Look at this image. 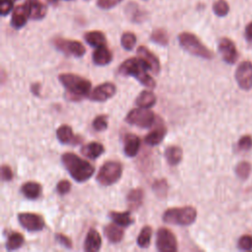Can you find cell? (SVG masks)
I'll return each instance as SVG.
<instances>
[{"label":"cell","instance_id":"obj_1","mask_svg":"<svg viewBox=\"0 0 252 252\" xmlns=\"http://www.w3.org/2000/svg\"><path fill=\"white\" fill-rule=\"evenodd\" d=\"M58 80L66 89L71 100H81L90 96L92 83L88 79L72 73H62L58 76Z\"/></svg>","mask_w":252,"mask_h":252},{"label":"cell","instance_id":"obj_2","mask_svg":"<svg viewBox=\"0 0 252 252\" xmlns=\"http://www.w3.org/2000/svg\"><path fill=\"white\" fill-rule=\"evenodd\" d=\"M61 160L69 174L77 182L87 181L94 172V166L89 161L73 153L63 154L61 156Z\"/></svg>","mask_w":252,"mask_h":252},{"label":"cell","instance_id":"obj_3","mask_svg":"<svg viewBox=\"0 0 252 252\" xmlns=\"http://www.w3.org/2000/svg\"><path fill=\"white\" fill-rule=\"evenodd\" d=\"M149 68L146 63L139 57H133L125 60L118 68V73L122 76L135 77L141 84L149 89L156 87V81L148 74Z\"/></svg>","mask_w":252,"mask_h":252},{"label":"cell","instance_id":"obj_4","mask_svg":"<svg viewBox=\"0 0 252 252\" xmlns=\"http://www.w3.org/2000/svg\"><path fill=\"white\" fill-rule=\"evenodd\" d=\"M197 218V211L194 207L185 206L178 208H170L164 211L162 220L169 224L189 225L192 224Z\"/></svg>","mask_w":252,"mask_h":252},{"label":"cell","instance_id":"obj_5","mask_svg":"<svg viewBox=\"0 0 252 252\" xmlns=\"http://www.w3.org/2000/svg\"><path fill=\"white\" fill-rule=\"evenodd\" d=\"M178 41L180 46L192 55L204 59H212L214 57L213 52L194 33L188 32H181L178 35Z\"/></svg>","mask_w":252,"mask_h":252},{"label":"cell","instance_id":"obj_6","mask_svg":"<svg viewBox=\"0 0 252 252\" xmlns=\"http://www.w3.org/2000/svg\"><path fill=\"white\" fill-rule=\"evenodd\" d=\"M122 174V165L118 161L110 160L103 163L96 174V181L102 186H109L116 183Z\"/></svg>","mask_w":252,"mask_h":252},{"label":"cell","instance_id":"obj_7","mask_svg":"<svg viewBox=\"0 0 252 252\" xmlns=\"http://www.w3.org/2000/svg\"><path fill=\"white\" fill-rule=\"evenodd\" d=\"M125 121L140 128H150L156 123L155 113L149 108L139 107L128 112Z\"/></svg>","mask_w":252,"mask_h":252},{"label":"cell","instance_id":"obj_8","mask_svg":"<svg viewBox=\"0 0 252 252\" xmlns=\"http://www.w3.org/2000/svg\"><path fill=\"white\" fill-rule=\"evenodd\" d=\"M156 247L160 252L177 251V240L173 232L168 228L160 227L157 231Z\"/></svg>","mask_w":252,"mask_h":252},{"label":"cell","instance_id":"obj_9","mask_svg":"<svg viewBox=\"0 0 252 252\" xmlns=\"http://www.w3.org/2000/svg\"><path fill=\"white\" fill-rule=\"evenodd\" d=\"M53 44L58 50H60L61 52L65 53L67 55L82 57L86 52L85 46L78 40L56 37L53 40Z\"/></svg>","mask_w":252,"mask_h":252},{"label":"cell","instance_id":"obj_10","mask_svg":"<svg viewBox=\"0 0 252 252\" xmlns=\"http://www.w3.org/2000/svg\"><path fill=\"white\" fill-rule=\"evenodd\" d=\"M235 80L238 87L244 91L252 89V62L242 61L235 71Z\"/></svg>","mask_w":252,"mask_h":252},{"label":"cell","instance_id":"obj_11","mask_svg":"<svg viewBox=\"0 0 252 252\" xmlns=\"http://www.w3.org/2000/svg\"><path fill=\"white\" fill-rule=\"evenodd\" d=\"M18 220L20 224L29 231H38L41 230L45 223L43 218L35 213L24 212L18 215Z\"/></svg>","mask_w":252,"mask_h":252},{"label":"cell","instance_id":"obj_12","mask_svg":"<svg viewBox=\"0 0 252 252\" xmlns=\"http://www.w3.org/2000/svg\"><path fill=\"white\" fill-rule=\"evenodd\" d=\"M222 60L227 64H234L238 59V52L234 42L228 37H221L218 44Z\"/></svg>","mask_w":252,"mask_h":252},{"label":"cell","instance_id":"obj_13","mask_svg":"<svg viewBox=\"0 0 252 252\" xmlns=\"http://www.w3.org/2000/svg\"><path fill=\"white\" fill-rule=\"evenodd\" d=\"M116 93L114 84L106 82L96 86L90 94V99L94 101H105L112 97Z\"/></svg>","mask_w":252,"mask_h":252},{"label":"cell","instance_id":"obj_14","mask_svg":"<svg viewBox=\"0 0 252 252\" xmlns=\"http://www.w3.org/2000/svg\"><path fill=\"white\" fill-rule=\"evenodd\" d=\"M137 55L139 58H141L146 63L149 70H151L153 73L158 74L159 72L160 64H159L158 59L146 46H144V45L139 46L137 49Z\"/></svg>","mask_w":252,"mask_h":252},{"label":"cell","instance_id":"obj_15","mask_svg":"<svg viewBox=\"0 0 252 252\" xmlns=\"http://www.w3.org/2000/svg\"><path fill=\"white\" fill-rule=\"evenodd\" d=\"M56 137L62 144L77 145L82 142V138L80 136H76L73 133L72 128L66 124H63L57 128Z\"/></svg>","mask_w":252,"mask_h":252},{"label":"cell","instance_id":"obj_16","mask_svg":"<svg viewBox=\"0 0 252 252\" xmlns=\"http://www.w3.org/2000/svg\"><path fill=\"white\" fill-rule=\"evenodd\" d=\"M29 18H30V13H29L28 5L27 3H25L21 6H18L14 10L11 18V26L14 29H21L27 24V21Z\"/></svg>","mask_w":252,"mask_h":252},{"label":"cell","instance_id":"obj_17","mask_svg":"<svg viewBox=\"0 0 252 252\" xmlns=\"http://www.w3.org/2000/svg\"><path fill=\"white\" fill-rule=\"evenodd\" d=\"M101 246V236L97 230L91 228L84 241V250L88 252H95L100 249Z\"/></svg>","mask_w":252,"mask_h":252},{"label":"cell","instance_id":"obj_18","mask_svg":"<svg viewBox=\"0 0 252 252\" xmlns=\"http://www.w3.org/2000/svg\"><path fill=\"white\" fill-rule=\"evenodd\" d=\"M165 134L166 128L159 120L158 123H157L156 127L153 130H151L149 134H147V136L145 137V142L150 146H157L163 140Z\"/></svg>","mask_w":252,"mask_h":252},{"label":"cell","instance_id":"obj_19","mask_svg":"<svg viewBox=\"0 0 252 252\" xmlns=\"http://www.w3.org/2000/svg\"><path fill=\"white\" fill-rule=\"evenodd\" d=\"M111 60L112 54L111 51L106 47V44L95 47L94 51L93 52V61L95 65L104 66L110 63Z\"/></svg>","mask_w":252,"mask_h":252},{"label":"cell","instance_id":"obj_20","mask_svg":"<svg viewBox=\"0 0 252 252\" xmlns=\"http://www.w3.org/2000/svg\"><path fill=\"white\" fill-rule=\"evenodd\" d=\"M141 140L137 135L127 134L124 137V153L127 157H135L140 149Z\"/></svg>","mask_w":252,"mask_h":252},{"label":"cell","instance_id":"obj_21","mask_svg":"<svg viewBox=\"0 0 252 252\" xmlns=\"http://www.w3.org/2000/svg\"><path fill=\"white\" fill-rule=\"evenodd\" d=\"M121 227L122 226L118 225L117 223H115V224L114 223H109V224L105 225V227L103 229L104 236L111 243L120 242L123 239V236H124V231Z\"/></svg>","mask_w":252,"mask_h":252},{"label":"cell","instance_id":"obj_22","mask_svg":"<svg viewBox=\"0 0 252 252\" xmlns=\"http://www.w3.org/2000/svg\"><path fill=\"white\" fill-rule=\"evenodd\" d=\"M26 3L28 5L31 19L40 20V19L44 18L45 14H46V6L43 3L39 2V1H35V0L27 1Z\"/></svg>","mask_w":252,"mask_h":252},{"label":"cell","instance_id":"obj_23","mask_svg":"<svg viewBox=\"0 0 252 252\" xmlns=\"http://www.w3.org/2000/svg\"><path fill=\"white\" fill-rule=\"evenodd\" d=\"M21 192L26 198L34 200L41 194V185L34 181H28L22 185Z\"/></svg>","mask_w":252,"mask_h":252},{"label":"cell","instance_id":"obj_24","mask_svg":"<svg viewBox=\"0 0 252 252\" xmlns=\"http://www.w3.org/2000/svg\"><path fill=\"white\" fill-rule=\"evenodd\" d=\"M104 152V148L102 144L98 142H91L89 144L84 145L81 148V153L83 156L89 158H96Z\"/></svg>","mask_w":252,"mask_h":252},{"label":"cell","instance_id":"obj_25","mask_svg":"<svg viewBox=\"0 0 252 252\" xmlns=\"http://www.w3.org/2000/svg\"><path fill=\"white\" fill-rule=\"evenodd\" d=\"M144 191L141 188L132 189L127 195V204L131 210H137L143 204Z\"/></svg>","mask_w":252,"mask_h":252},{"label":"cell","instance_id":"obj_26","mask_svg":"<svg viewBox=\"0 0 252 252\" xmlns=\"http://www.w3.org/2000/svg\"><path fill=\"white\" fill-rule=\"evenodd\" d=\"M156 101H157V96L151 91L141 92L136 98V104L139 107H145V108H150L154 106L156 104Z\"/></svg>","mask_w":252,"mask_h":252},{"label":"cell","instance_id":"obj_27","mask_svg":"<svg viewBox=\"0 0 252 252\" xmlns=\"http://www.w3.org/2000/svg\"><path fill=\"white\" fill-rule=\"evenodd\" d=\"M109 217L111 220L122 227H127L134 222V219L131 217L130 212H110Z\"/></svg>","mask_w":252,"mask_h":252},{"label":"cell","instance_id":"obj_28","mask_svg":"<svg viewBox=\"0 0 252 252\" xmlns=\"http://www.w3.org/2000/svg\"><path fill=\"white\" fill-rule=\"evenodd\" d=\"M182 149L178 146H169L164 152L166 161L170 165H177L182 159Z\"/></svg>","mask_w":252,"mask_h":252},{"label":"cell","instance_id":"obj_29","mask_svg":"<svg viewBox=\"0 0 252 252\" xmlns=\"http://www.w3.org/2000/svg\"><path fill=\"white\" fill-rule=\"evenodd\" d=\"M85 40L94 47H97L100 45H104L106 44V38L105 35L103 34V32H99V31H91L85 33L84 35Z\"/></svg>","mask_w":252,"mask_h":252},{"label":"cell","instance_id":"obj_30","mask_svg":"<svg viewBox=\"0 0 252 252\" xmlns=\"http://www.w3.org/2000/svg\"><path fill=\"white\" fill-rule=\"evenodd\" d=\"M25 238L23 236L22 233L14 231L12 233H10L7 237V241H6V248L9 251H13L16 249H19L23 244H24Z\"/></svg>","mask_w":252,"mask_h":252},{"label":"cell","instance_id":"obj_31","mask_svg":"<svg viewBox=\"0 0 252 252\" xmlns=\"http://www.w3.org/2000/svg\"><path fill=\"white\" fill-rule=\"evenodd\" d=\"M152 232H153L152 227L149 225H146L141 229V231L137 237V243L140 247L147 248L150 245L151 238H152Z\"/></svg>","mask_w":252,"mask_h":252},{"label":"cell","instance_id":"obj_32","mask_svg":"<svg viewBox=\"0 0 252 252\" xmlns=\"http://www.w3.org/2000/svg\"><path fill=\"white\" fill-rule=\"evenodd\" d=\"M152 41L159 44V45H167L168 44V34L166 31L163 29H156L153 31L151 34Z\"/></svg>","mask_w":252,"mask_h":252},{"label":"cell","instance_id":"obj_33","mask_svg":"<svg viewBox=\"0 0 252 252\" xmlns=\"http://www.w3.org/2000/svg\"><path fill=\"white\" fill-rule=\"evenodd\" d=\"M136 35L131 32H126L121 36V45L126 50H132L136 44Z\"/></svg>","mask_w":252,"mask_h":252},{"label":"cell","instance_id":"obj_34","mask_svg":"<svg viewBox=\"0 0 252 252\" xmlns=\"http://www.w3.org/2000/svg\"><path fill=\"white\" fill-rule=\"evenodd\" d=\"M251 172V164L248 161H240L235 166V173L240 179H246Z\"/></svg>","mask_w":252,"mask_h":252},{"label":"cell","instance_id":"obj_35","mask_svg":"<svg viewBox=\"0 0 252 252\" xmlns=\"http://www.w3.org/2000/svg\"><path fill=\"white\" fill-rule=\"evenodd\" d=\"M214 13L219 17H224L229 11V6L225 0H217L213 5Z\"/></svg>","mask_w":252,"mask_h":252},{"label":"cell","instance_id":"obj_36","mask_svg":"<svg viewBox=\"0 0 252 252\" xmlns=\"http://www.w3.org/2000/svg\"><path fill=\"white\" fill-rule=\"evenodd\" d=\"M167 182L164 179H160V180H156L155 183L153 184V191L155 192V194L158 197H165L167 194Z\"/></svg>","mask_w":252,"mask_h":252},{"label":"cell","instance_id":"obj_37","mask_svg":"<svg viewBox=\"0 0 252 252\" xmlns=\"http://www.w3.org/2000/svg\"><path fill=\"white\" fill-rule=\"evenodd\" d=\"M107 115L104 114L96 116L93 121V128L97 132L104 131L107 128Z\"/></svg>","mask_w":252,"mask_h":252},{"label":"cell","instance_id":"obj_38","mask_svg":"<svg viewBox=\"0 0 252 252\" xmlns=\"http://www.w3.org/2000/svg\"><path fill=\"white\" fill-rule=\"evenodd\" d=\"M237 246L241 250H251L252 249V235H242L237 242Z\"/></svg>","mask_w":252,"mask_h":252},{"label":"cell","instance_id":"obj_39","mask_svg":"<svg viewBox=\"0 0 252 252\" xmlns=\"http://www.w3.org/2000/svg\"><path fill=\"white\" fill-rule=\"evenodd\" d=\"M237 146L242 151H248L252 148V137L250 135L242 136L237 143Z\"/></svg>","mask_w":252,"mask_h":252},{"label":"cell","instance_id":"obj_40","mask_svg":"<svg viewBox=\"0 0 252 252\" xmlns=\"http://www.w3.org/2000/svg\"><path fill=\"white\" fill-rule=\"evenodd\" d=\"M71 190V183L67 179L60 180L56 185V191L60 195H65Z\"/></svg>","mask_w":252,"mask_h":252},{"label":"cell","instance_id":"obj_41","mask_svg":"<svg viewBox=\"0 0 252 252\" xmlns=\"http://www.w3.org/2000/svg\"><path fill=\"white\" fill-rule=\"evenodd\" d=\"M122 0H97L96 4L100 9H110L113 8L114 6H116L117 4H119Z\"/></svg>","mask_w":252,"mask_h":252},{"label":"cell","instance_id":"obj_42","mask_svg":"<svg viewBox=\"0 0 252 252\" xmlns=\"http://www.w3.org/2000/svg\"><path fill=\"white\" fill-rule=\"evenodd\" d=\"M1 7H0V13L2 16L8 15L11 10L13 9V1L12 0H0Z\"/></svg>","mask_w":252,"mask_h":252},{"label":"cell","instance_id":"obj_43","mask_svg":"<svg viewBox=\"0 0 252 252\" xmlns=\"http://www.w3.org/2000/svg\"><path fill=\"white\" fill-rule=\"evenodd\" d=\"M1 178L3 181H10L13 178V171L9 165L3 164L1 166Z\"/></svg>","mask_w":252,"mask_h":252},{"label":"cell","instance_id":"obj_44","mask_svg":"<svg viewBox=\"0 0 252 252\" xmlns=\"http://www.w3.org/2000/svg\"><path fill=\"white\" fill-rule=\"evenodd\" d=\"M55 238L61 245L65 246L66 248H72V241L67 235L63 233H56Z\"/></svg>","mask_w":252,"mask_h":252},{"label":"cell","instance_id":"obj_45","mask_svg":"<svg viewBox=\"0 0 252 252\" xmlns=\"http://www.w3.org/2000/svg\"><path fill=\"white\" fill-rule=\"evenodd\" d=\"M245 36L249 41H252V22L249 23L245 28Z\"/></svg>","mask_w":252,"mask_h":252},{"label":"cell","instance_id":"obj_46","mask_svg":"<svg viewBox=\"0 0 252 252\" xmlns=\"http://www.w3.org/2000/svg\"><path fill=\"white\" fill-rule=\"evenodd\" d=\"M39 90H40V85L39 84H32L31 86V91L34 95H39Z\"/></svg>","mask_w":252,"mask_h":252},{"label":"cell","instance_id":"obj_47","mask_svg":"<svg viewBox=\"0 0 252 252\" xmlns=\"http://www.w3.org/2000/svg\"><path fill=\"white\" fill-rule=\"evenodd\" d=\"M49 2H51V3H56L57 0H49Z\"/></svg>","mask_w":252,"mask_h":252}]
</instances>
